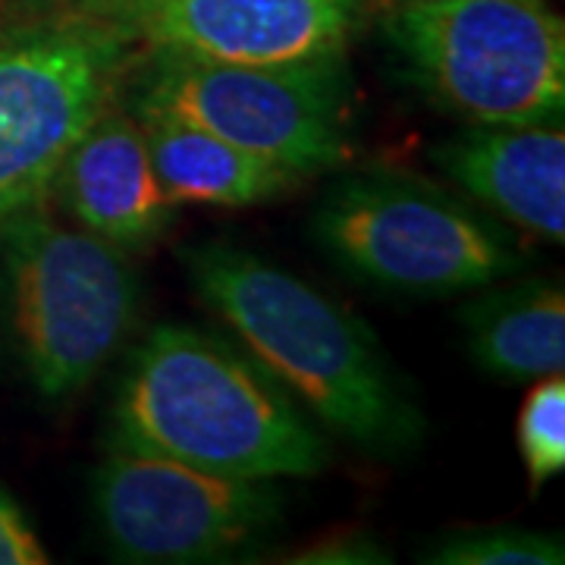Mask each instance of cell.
Listing matches in <instances>:
<instances>
[{
  "label": "cell",
  "mask_w": 565,
  "mask_h": 565,
  "mask_svg": "<svg viewBox=\"0 0 565 565\" xmlns=\"http://www.w3.org/2000/svg\"><path fill=\"white\" fill-rule=\"evenodd\" d=\"M180 262L199 302L327 437L371 456H403L422 444V408L349 308L233 243L185 245Z\"/></svg>",
  "instance_id": "obj_1"
},
{
  "label": "cell",
  "mask_w": 565,
  "mask_h": 565,
  "mask_svg": "<svg viewBox=\"0 0 565 565\" xmlns=\"http://www.w3.org/2000/svg\"><path fill=\"white\" fill-rule=\"evenodd\" d=\"M107 446L202 471L280 481L318 478L330 437L236 343L189 323H158L122 364Z\"/></svg>",
  "instance_id": "obj_2"
},
{
  "label": "cell",
  "mask_w": 565,
  "mask_h": 565,
  "mask_svg": "<svg viewBox=\"0 0 565 565\" xmlns=\"http://www.w3.org/2000/svg\"><path fill=\"white\" fill-rule=\"evenodd\" d=\"M141 311L129 255L47 202L0 221V343L47 403L85 393L122 352Z\"/></svg>",
  "instance_id": "obj_3"
},
{
  "label": "cell",
  "mask_w": 565,
  "mask_h": 565,
  "mask_svg": "<svg viewBox=\"0 0 565 565\" xmlns=\"http://www.w3.org/2000/svg\"><path fill=\"white\" fill-rule=\"evenodd\" d=\"M141 54L73 0L0 20V221L51 199L63 158Z\"/></svg>",
  "instance_id": "obj_4"
},
{
  "label": "cell",
  "mask_w": 565,
  "mask_h": 565,
  "mask_svg": "<svg viewBox=\"0 0 565 565\" xmlns=\"http://www.w3.org/2000/svg\"><path fill=\"white\" fill-rule=\"evenodd\" d=\"M311 233L355 280L418 299L475 292L527 264L487 211L437 182L386 170L333 182Z\"/></svg>",
  "instance_id": "obj_5"
},
{
  "label": "cell",
  "mask_w": 565,
  "mask_h": 565,
  "mask_svg": "<svg viewBox=\"0 0 565 565\" xmlns=\"http://www.w3.org/2000/svg\"><path fill=\"white\" fill-rule=\"evenodd\" d=\"M384 32L405 76L459 120H563L565 25L546 0L399 3Z\"/></svg>",
  "instance_id": "obj_6"
},
{
  "label": "cell",
  "mask_w": 565,
  "mask_h": 565,
  "mask_svg": "<svg viewBox=\"0 0 565 565\" xmlns=\"http://www.w3.org/2000/svg\"><path fill=\"white\" fill-rule=\"evenodd\" d=\"M343 63L236 66L141 54L120 104L136 117L189 122L305 180L349 158Z\"/></svg>",
  "instance_id": "obj_7"
},
{
  "label": "cell",
  "mask_w": 565,
  "mask_h": 565,
  "mask_svg": "<svg viewBox=\"0 0 565 565\" xmlns=\"http://www.w3.org/2000/svg\"><path fill=\"white\" fill-rule=\"evenodd\" d=\"M92 509L114 559L139 565L226 563L282 519L274 481H245L107 446Z\"/></svg>",
  "instance_id": "obj_8"
},
{
  "label": "cell",
  "mask_w": 565,
  "mask_h": 565,
  "mask_svg": "<svg viewBox=\"0 0 565 565\" xmlns=\"http://www.w3.org/2000/svg\"><path fill=\"white\" fill-rule=\"evenodd\" d=\"M139 54L236 66L345 61L367 0H73Z\"/></svg>",
  "instance_id": "obj_9"
},
{
  "label": "cell",
  "mask_w": 565,
  "mask_h": 565,
  "mask_svg": "<svg viewBox=\"0 0 565 565\" xmlns=\"http://www.w3.org/2000/svg\"><path fill=\"white\" fill-rule=\"evenodd\" d=\"M51 199L76 226L122 252L158 245L180 214L154 170L139 117L120 102L70 148Z\"/></svg>",
  "instance_id": "obj_10"
},
{
  "label": "cell",
  "mask_w": 565,
  "mask_h": 565,
  "mask_svg": "<svg viewBox=\"0 0 565 565\" xmlns=\"http://www.w3.org/2000/svg\"><path fill=\"white\" fill-rule=\"evenodd\" d=\"M430 161L490 217L550 245L565 243L563 120L468 122L430 148Z\"/></svg>",
  "instance_id": "obj_11"
},
{
  "label": "cell",
  "mask_w": 565,
  "mask_h": 565,
  "mask_svg": "<svg viewBox=\"0 0 565 565\" xmlns=\"http://www.w3.org/2000/svg\"><path fill=\"white\" fill-rule=\"evenodd\" d=\"M468 352L487 377L531 384L563 374L565 292L563 280L522 277L475 289L459 308Z\"/></svg>",
  "instance_id": "obj_12"
},
{
  "label": "cell",
  "mask_w": 565,
  "mask_h": 565,
  "mask_svg": "<svg viewBox=\"0 0 565 565\" xmlns=\"http://www.w3.org/2000/svg\"><path fill=\"white\" fill-rule=\"evenodd\" d=\"M154 170L177 204L199 207H258L296 192L302 177L248 154L189 122L139 117Z\"/></svg>",
  "instance_id": "obj_13"
},
{
  "label": "cell",
  "mask_w": 565,
  "mask_h": 565,
  "mask_svg": "<svg viewBox=\"0 0 565 565\" xmlns=\"http://www.w3.org/2000/svg\"><path fill=\"white\" fill-rule=\"evenodd\" d=\"M430 565H563V534L522 525H484L449 531L424 550Z\"/></svg>",
  "instance_id": "obj_14"
},
{
  "label": "cell",
  "mask_w": 565,
  "mask_h": 565,
  "mask_svg": "<svg viewBox=\"0 0 565 565\" xmlns=\"http://www.w3.org/2000/svg\"><path fill=\"white\" fill-rule=\"evenodd\" d=\"M515 444L527 484L537 493L565 471V381L563 374L541 377L527 390L515 418Z\"/></svg>",
  "instance_id": "obj_15"
},
{
  "label": "cell",
  "mask_w": 565,
  "mask_h": 565,
  "mask_svg": "<svg viewBox=\"0 0 565 565\" xmlns=\"http://www.w3.org/2000/svg\"><path fill=\"white\" fill-rule=\"evenodd\" d=\"M280 563L296 565H386L393 563L390 550H386L374 534H367L362 527H345L323 534L311 544L299 546L292 556H282Z\"/></svg>",
  "instance_id": "obj_16"
},
{
  "label": "cell",
  "mask_w": 565,
  "mask_h": 565,
  "mask_svg": "<svg viewBox=\"0 0 565 565\" xmlns=\"http://www.w3.org/2000/svg\"><path fill=\"white\" fill-rule=\"evenodd\" d=\"M51 559L20 503L0 487V565H44Z\"/></svg>",
  "instance_id": "obj_17"
},
{
  "label": "cell",
  "mask_w": 565,
  "mask_h": 565,
  "mask_svg": "<svg viewBox=\"0 0 565 565\" xmlns=\"http://www.w3.org/2000/svg\"><path fill=\"white\" fill-rule=\"evenodd\" d=\"M399 3H437V0H399Z\"/></svg>",
  "instance_id": "obj_18"
}]
</instances>
